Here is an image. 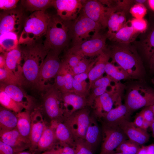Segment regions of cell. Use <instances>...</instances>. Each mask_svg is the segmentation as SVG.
<instances>
[{
  "label": "cell",
  "mask_w": 154,
  "mask_h": 154,
  "mask_svg": "<svg viewBox=\"0 0 154 154\" xmlns=\"http://www.w3.org/2000/svg\"><path fill=\"white\" fill-rule=\"evenodd\" d=\"M17 118L10 110L1 107L0 131H9L17 128Z\"/></svg>",
  "instance_id": "30"
},
{
  "label": "cell",
  "mask_w": 154,
  "mask_h": 154,
  "mask_svg": "<svg viewBox=\"0 0 154 154\" xmlns=\"http://www.w3.org/2000/svg\"><path fill=\"white\" fill-rule=\"evenodd\" d=\"M57 142L54 128L50 125H46L38 142L37 149L39 151H48Z\"/></svg>",
  "instance_id": "27"
},
{
  "label": "cell",
  "mask_w": 154,
  "mask_h": 154,
  "mask_svg": "<svg viewBox=\"0 0 154 154\" xmlns=\"http://www.w3.org/2000/svg\"><path fill=\"white\" fill-rule=\"evenodd\" d=\"M83 58L78 54L67 51L62 60L65 64L70 71Z\"/></svg>",
  "instance_id": "43"
},
{
  "label": "cell",
  "mask_w": 154,
  "mask_h": 154,
  "mask_svg": "<svg viewBox=\"0 0 154 154\" xmlns=\"http://www.w3.org/2000/svg\"><path fill=\"white\" fill-rule=\"evenodd\" d=\"M137 154H147V146H142L140 147Z\"/></svg>",
  "instance_id": "53"
},
{
  "label": "cell",
  "mask_w": 154,
  "mask_h": 154,
  "mask_svg": "<svg viewBox=\"0 0 154 154\" xmlns=\"http://www.w3.org/2000/svg\"><path fill=\"white\" fill-rule=\"evenodd\" d=\"M19 1L17 0H0V8L5 10H13L16 7Z\"/></svg>",
  "instance_id": "46"
},
{
  "label": "cell",
  "mask_w": 154,
  "mask_h": 154,
  "mask_svg": "<svg viewBox=\"0 0 154 154\" xmlns=\"http://www.w3.org/2000/svg\"><path fill=\"white\" fill-rule=\"evenodd\" d=\"M31 124L29 139L30 150L33 152L37 149L38 142L46 125L43 117L38 111L31 114Z\"/></svg>",
  "instance_id": "18"
},
{
  "label": "cell",
  "mask_w": 154,
  "mask_h": 154,
  "mask_svg": "<svg viewBox=\"0 0 154 154\" xmlns=\"http://www.w3.org/2000/svg\"><path fill=\"white\" fill-rule=\"evenodd\" d=\"M90 116V111L86 107L65 117L63 122L70 131L74 139H84Z\"/></svg>",
  "instance_id": "11"
},
{
  "label": "cell",
  "mask_w": 154,
  "mask_h": 154,
  "mask_svg": "<svg viewBox=\"0 0 154 154\" xmlns=\"http://www.w3.org/2000/svg\"><path fill=\"white\" fill-rule=\"evenodd\" d=\"M64 118L75 112L89 106L87 98L73 92L61 93Z\"/></svg>",
  "instance_id": "15"
},
{
  "label": "cell",
  "mask_w": 154,
  "mask_h": 154,
  "mask_svg": "<svg viewBox=\"0 0 154 154\" xmlns=\"http://www.w3.org/2000/svg\"><path fill=\"white\" fill-rule=\"evenodd\" d=\"M149 65L151 69L154 71V53L149 59Z\"/></svg>",
  "instance_id": "51"
},
{
  "label": "cell",
  "mask_w": 154,
  "mask_h": 154,
  "mask_svg": "<svg viewBox=\"0 0 154 154\" xmlns=\"http://www.w3.org/2000/svg\"><path fill=\"white\" fill-rule=\"evenodd\" d=\"M136 1L137 2V3H144L146 1V0H136Z\"/></svg>",
  "instance_id": "57"
},
{
  "label": "cell",
  "mask_w": 154,
  "mask_h": 154,
  "mask_svg": "<svg viewBox=\"0 0 154 154\" xmlns=\"http://www.w3.org/2000/svg\"><path fill=\"white\" fill-rule=\"evenodd\" d=\"M109 48L112 63L118 64L132 79H141L144 73L143 66L134 47L129 44L116 42Z\"/></svg>",
  "instance_id": "2"
},
{
  "label": "cell",
  "mask_w": 154,
  "mask_h": 154,
  "mask_svg": "<svg viewBox=\"0 0 154 154\" xmlns=\"http://www.w3.org/2000/svg\"><path fill=\"white\" fill-rule=\"evenodd\" d=\"M50 125L54 128L57 141L73 147L75 139L70 131L62 121H51Z\"/></svg>",
  "instance_id": "25"
},
{
  "label": "cell",
  "mask_w": 154,
  "mask_h": 154,
  "mask_svg": "<svg viewBox=\"0 0 154 154\" xmlns=\"http://www.w3.org/2000/svg\"><path fill=\"white\" fill-rule=\"evenodd\" d=\"M117 10L116 8L105 6L100 1L84 0L81 12L100 24L102 29H105L107 27L108 21L111 15Z\"/></svg>",
  "instance_id": "9"
},
{
  "label": "cell",
  "mask_w": 154,
  "mask_h": 154,
  "mask_svg": "<svg viewBox=\"0 0 154 154\" xmlns=\"http://www.w3.org/2000/svg\"><path fill=\"white\" fill-rule=\"evenodd\" d=\"M18 45L17 34L9 32L0 35L1 52L5 53L16 48Z\"/></svg>",
  "instance_id": "33"
},
{
  "label": "cell",
  "mask_w": 154,
  "mask_h": 154,
  "mask_svg": "<svg viewBox=\"0 0 154 154\" xmlns=\"http://www.w3.org/2000/svg\"><path fill=\"white\" fill-rule=\"evenodd\" d=\"M73 147L75 154H94L93 151L86 144L84 139H75Z\"/></svg>",
  "instance_id": "42"
},
{
  "label": "cell",
  "mask_w": 154,
  "mask_h": 154,
  "mask_svg": "<svg viewBox=\"0 0 154 154\" xmlns=\"http://www.w3.org/2000/svg\"><path fill=\"white\" fill-rule=\"evenodd\" d=\"M101 25L81 12L73 21L70 29L72 46L78 45L88 40L100 31Z\"/></svg>",
  "instance_id": "6"
},
{
  "label": "cell",
  "mask_w": 154,
  "mask_h": 154,
  "mask_svg": "<svg viewBox=\"0 0 154 154\" xmlns=\"http://www.w3.org/2000/svg\"><path fill=\"white\" fill-rule=\"evenodd\" d=\"M84 0H55L53 7L57 11V15L65 21H74L81 13Z\"/></svg>",
  "instance_id": "14"
},
{
  "label": "cell",
  "mask_w": 154,
  "mask_h": 154,
  "mask_svg": "<svg viewBox=\"0 0 154 154\" xmlns=\"http://www.w3.org/2000/svg\"><path fill=\"white\" fill-rule=\"evenodd\" d=\"M144 121L143 117L140 112L136 116L133 123L136 127L142 129Z\"/></svg>",
  "instance_id": "49"
},
{
  "label": "cell",
  "mask_w": 154,
  "mask_h": 154,
  "mask_svg": "<svg viewBox=\"0 0 154 154\" xmlns=\"http://www.w3.org/2000/svg\"><path fill=\"white\" fill-rule=\"evenodd\" d=\"M1 89L3 90L10 97L24 108L27 110L30 106L31 99L17 85L5 84L1 88Z\"/></svg>",
  "instance_id": "24"
},
{
  "label": "cell",
  "mask_w": 154,
  "mask_h": 154,
  "mask_svg": "<svg viewBox=\"0 0 154 154\" xmlns=\"http://www.w3.org/2000/svg\"><path fill=\"white\" fill-rule=\"evenodd\" d=\"M16 153L11 147L0 141V154H15Z\"/></svg>",
  "instance_id": "48"
},
{
  "label": "cell",
  "mask_w": 154,
  "mask_h": 154,
  "mask_svg": "<svg viewBox=\"0 0 154 154\" xmlns=\"http://www.w3.org/2000/svg\"><path fill=\"white\" fill-rule=\"evenodd\" d=\"M139 33L131 26L125 25L117 32L108 36L107 38L117 43L129 44L135 40Z\"/></svg>",
  "instance_id": "26"
},
{
  "label": "cell",
  "mask_w": 154,
  "mask_h": 154,
  "mask_svg": "<svg viewBox=\"0 0 154 154\" xmlns=\"http://www.w3.org/2000/svg\"><path fill=\"white\" fill-rule=\"evenodd\" d=\"M110 154H123L121 153L117 152L116 151H114Z\"/></svg>",
  "instance_id": "58"
},
{
  "label": "cell",
  "mask_w": 154,
  "mask_h": 154,
  "mask_svg": "<svg viewBox=\"0 0 154 154\" xmlns=\"http://www.w3.org/2000/svg\"><path fill=\"white\" fill-rule=\"evenodd\" d=\"M95 62V60L84 58L71 70L70 72L73 76L84 72L93 66Z\"/></svg>",
  "instance_id": "40"
},
{
  "label": "cell",
  "mask_w": 154,
  "mask_h": 154,
  "mask_svg": "<svg viewBox=\"0 0 154 154\" xmlns=\"http://www.w3.org/2000/svg\"><path fill=\"white\" fill-rule=\"evenodd\" d=\"M154 104V91L139 84L132 86L125 96V105L132 112Z\"/></svg>",
  "instance_id": "8"
},
{
  "label": "cell",
  "mask_w": 154,
  "mask_h": 154,
  "mask_svg": "<svg viewBox=\"0 0 154 154\" xmlns=\"http://www.w3.org/2000/svg\"><path fill=\"white\" fill-rule=\"evenodd\" d=\"M61 61L60 68L54 78V84L61 93L73 92L74 76L65 64Z\"/></svg>",
  "instance_id": "20"
},
{
  "label": "cell",
  "mask_w": 154,
  "mask_h": 154,
  "mask_svg": "<svg viewBox=\"0 0 154 154\" xmlns=\"http://www.w3.org/2000/svg\"><path fill=\"white\" fill-rule=\"evenodd\" d=\"M148 2L150 8L154 11V0H149Z\"/></svg>",
  "instance_id": "54"
},
{
  "label": "cell",
  "mask_w": 154,
  "mask_h": 154,
  "mask_svg": "<svg viewBox=\"0 0 154 154\" xmlns=\"http://www.w3.org/2000/svg\"><path fill=\"white\" fill-rule=\"evenodd\" d=\"M150 127L152 131L153 137L154 138V120L151 124Z\"/></svg>",
  "instance_id": "55"
},
{
  "label": "cell",
  "mask_w": 154,
  "mask_h": 154,
  "mask_svg": "<svg viewBox=\"0 0 154 154\" xmlns=\"http://www.w3.org/2000/svg\"><path fill=\"white\" fill-rule=\"evenodd\" d=\"M5 64L4 55H1L0 56V68L4 67Z\"/></svg>",
  "instance_id": "52"
},
{
  "label": "cell",
  "mask_w": 154,
  "mask_h": 154,
  "mask_svg": "<svg viewBox=\"0 0 154 154\" xmlns=\"http://www.w3.org/2000/svg\"><path fill=\"white\" fill-rule=\"evenodd\" d=\"M42 106L44 112L51 121L63 122L64 112L61 100V93L54 84L48 85L45 88Z\"/></svg>",
  "instance_id": "7"
},
{
  "label": "cell",
  "mask_w": 154,
  "mask_h": 154,
  "mask_svg": "<svg viewBox=\"0 0 154 154\" xmlns=\"http://www.w3.org/2000/svg\"><path fill=\"white\" fill-rule=\"evenodd\" d=\"M151 107L154 114V104L152 106H151Z\"/></svg>",
  "instance_id": "59"
},
{
  "label": "cell",
  "mask_w": 154,
  "mask_h": 154,
  "mask_svg": "<svg viewBox=\"0 0 154 154\" xmlns=\"http://www.w3.org/2000/svg\"><path fill=\"white\" fill-rule=\"evenodd\" d=\"M125 88L124 84L119 82L94 99L92 107L93 109V115L97 120L100 121L114 108V106L116 107L122 104L121 99Z\"/></svg>",
  "instance_id": "5"
},
{
  "label": "cell",
  "mask_w": 154,
  "mask_h": 154,
  "mask_svg": "<svg viewBox=\"0 0 154 154\" xmlns=\"http://www.w3.org/2000/svg\"><path fill=\"white\" fill-rule=\"evenodd\" d=\"M54 0H25L21 1V3L27 10L33 12L45 11L47 8L53 7Z\"/></svg>",
  "instance_id": "35"
},
{
  "label": "cell",
  "mask_w": 154,
  "mask_h": 154,
  "mask_svg": "<svg viewBox=\"0 0 154 154\" xmlns=\"http://www.w3.org/2000/svg\"><path fill=\"white\" fill-rule=\"evenodd\" d=\"M0 140L11 147L16 153L29 149L30 147L29 140L23 137L17 128L0 131Z\"/></svg>",
  "instance_id": "16"
},
{
  "label": "cell",
  "mask_w": 154,
  "mask_h": 154,
  "mask_svg": "<svg viewBox=\"0 0 154 154\" xmlns=\"http://www.w3.org/2000/svg\"><path fill=\"white\" fill-rule=\"evenodd\" d=\"M131 26L137 32L142 33L146 29L147 24L146 21L144 19L133 18L129 21Z\"/></svg>",
  "instance_id": "45"
},
{
  "label": "cell",
  "mask_w": 154,
  "mask_h": 154,
  "mask_svg": "<svg viewBox=\"0 0 154 154\" xmlns=\"http://www.w3.org/2000/svg\"><path fill=\"white\" fill-rule=\"evenodd\" d=\"M21 44L23 46L21 49L23 63L19 68L21 83L25 81L37 86L40 68L49 51L40 40Z\"/></svg>",
  "instance_id": "1"
},
{
  "label": "cell",
  "mask_w": 154,
  "mask_h": 154,
  "mask_svg": "<svg viewBox=\"0 0 154 154\" xmlns=\"http://www.w3.org/2000/svg\"><path fill=\"white\" fill-rule=\"evenodd\" d=\"M102 139L100 154H110L127 137L118 125L102 123Z\"/></svg>",
  "instance_id": "12"
},
{
  "label": "cell",
  "mask_w": 154,
  "mask_h": 154,
  "mask_svg": "<svg viewBox=\"0 0 154 154\" xmlns=\"http://www.w3.org/2000/svg\"><path fill=\"white\" fill-rule=\"evenodd\" d=\"M141 46L143 54L149 59L154 53V29L141 42Z\"/></svg>",
  "instance_id": "38"
},
{
  "label": "cell",
  "mask_w": 154,
  "mask_h": 154,
  "mask_svg": "<svg viewBox=\"0 0 154 154\" xmlns=\"http://www.w3.org/2000/svg\"><path fill=\"white\" fill-rule=\"evenodd\" d=\"M126 17L123 11H117L113 12L108 19L106 33L107 37L114 33L125 25Z\"/></svg>",
  "instance_id": "29"
},
{
  "label": "cell",
  "mask_w": 154,
  "mask_h": 154,
  "mask_svg": "<svg viewBox=\"0 0 154 154\" xmlns=\"http://www.w3.org/2000/svg\"><path fill=\"white\" fill-rule=\"evenodd\" d=\"M105 72L113 80L120 81L132 79L129 75L119 66H116L113 63L108 62L106 65Z\"/></svg>",
  "instance_id": "34"
},
{
  "label": "cell",
  "mask_w": 154,
  "mask_h": 154,
  "mask_svg": "<svg viewBox=\"0 0 154 154\" xmlns=\"http://www.w3.org/2000/svg\"><path fill=\"white\" fill-rule=\"evenodd\" d=\"M147 11L146 8L143 4L137 3L131 7L129 10L132 15L137 19H143Z\"/></svg>",
  "instance_id": "44"
},
{
  "label": "cell",
  "mask_w": 154,
  "mask_h": 154,
  "mask_svg": "<svg viewBox=\"0 0 154 154\" xmlns=\"http://www.w3.org/2000/svg\"><path fill=\"white\" fill-rule=\"evenodd\" d=\"M46 151L52 154H75L73 147L58 141L51 149Z\"/></svg>",
  "instance_id": "41"
},
{
  "label": "cell",
  "mask_w": 154,
  "mask_h": 154,
  "mask_svg": "<svg viewBox=\"0 0 154 154\" xmlns=\"http://www.w3.org/2000/svg\"><path fill=\"white\" fill-rule=\"evenodd\" d=\"M4 56L5 60L4 67L13 72L17 76L15 70L17 68L18 71L21 59L22 52L21 49L18 47V46L16 48L5 53Z\"/></svg>",
  "instance_id": "32"
},
{
  "label": "cell",
  "mask_w": 154,
  "mask_h": 154,
  "mask_svg": "<svg viewBox=\"0 0 154 154\" xmlns=\"http://www.w3.org/2000/svg\"><path fill=\"white\" fill-rule=\"evenodd\" d=\"M41 154H52L49 153L48 151H46V152H43V153Z\"/></svg>",
  "instance_id": "60"
},
{
  "label": "cell",
  "mask_w": 154,
  "mask_h": 154,
  "mask_svg": "<svg viewBox=\"0 0 154 154\" xmlns=\"http://www.w3.org/2000/svg\"><path fill=\"white\" fill-rule=\"evenodd\" d=\"M60 52L50 50L42 63L40 69L37 87L43 89L46 86L45 83L52 78H55L61 65V60L59 55Z\"/></svg>",
  "instance_id": "13"
},
{
  "label": "cell",
  "mask_w": 154,
  "mask_h": 154,
  "mask_svg": "<svg viewBox=\"0 0 154 154\" xmlns=\"http://www.w3.org/2000/svg\"><path fill=\"white\" fill-rule=\"evenodd\" d=\"M107 38L106 33L102 34L100 31L80 44L71 47L67 51L83 58L98 56L107 48Z\"/></svg>",
  "instance_id": "10"
},
{
  "label": "cell",
  "mask_w": 154,
  "mask_h": 154,
  "mask_svg": "<svg viewBox=\"0 0 154 154\" xmlns=\"http://www.w3.org/2000/svg\"><path fill=\"white\" fill-rule=\"evenodd\" d=\"M140 112L144 120L151 124L154 120V114L151 106L145 107Z\"/></svg>",
  "instance_id": "47"
},
{
  "label": "cell",
  "mask_w": 154,
  "mask_h": 154,
  "mask_svg": "<svg viewBox=\"0 0 154 154\" xmlns=\"http://www.w3.org/2000/svg\"><path fill=\"white\" fill-rule=\"evenodd\" d=\"M102 139V129L93 116H91L84 140L86 144L93 151Z\"/></svg>",
  "instance_id": "22"
},
{
  "label": "cell",
  "mask_w": 154,
  "mask_h": 154,
  "mask_svg": "<svg viewBox=\"0 0 154 154\" xmlns=\"http://www.w3.org/2000/svg\"><path fill=\"white\" fill-rule=\"evenodd\" d=\"M93 66L85 72L76 75L73 77V92L84 98H87L90 94L89 84L86 82V80L88 78L89 73Z\"/></svg>",
  "instance_id": "28"
},
{
  "label": "cell",
  "mask_w": 154,
  "mask_h": 154,
  "mask_svg": "<svg viewBox=\"0 0 154 154\" xmlns=\"http://www.w3.org/2000/svg\"><path fill=\"white\" fill-rule=\"evenodd\" d=\"M131 113L125 105L122 104L111 110L100 121L108 125H118L123 120L128 119Z\"/></svg>",
  "instance_id": "23"
},
{
  "label": "cell",
  "mask_w": 154,
  "mask_h": 154,
  "mask_svg": "<svg viewBox=\"0 0 154 154\" xmlns=\"http://www.w3.org/2000/svg\"><path fill=\"white\" fill-rule=\"evenodd\" d=\"M73 21H64L57 15L51 16L43 42L47 50L61 52L68 46Z\"/></svg>",
  "instance_id": "3"
},
{
  "label": "cell",
  "mask_w": 154,
  "mask_h": 154,
  "mask_svg": "<svg viewBox=\"0 0 154 154\" xmlns=\"http://www.w3.org/2000/svg\"><path fill=\"white\" fill-rule=\"evenodd\" d=\"M129 139L139 145H143L148 141L150 136L147 130L135 126L133 122L125 119L118 125Z\"/></svg>",
  "instance_id": "17"
},
{
  "label": "cell",
  "mask_w": 154,
  "mask_h": 154,
  "mask_svg": "<svg viewBox=\"0 0 154 154\" xmlns=\"http://www.w3.org/2000/svg\"><path fill=\"white\" fill-rule=\"evenodd\" d=\"M17 128L24 137L29 139L31 124V115L27 111L17 114Z\"/></svg>",
  "instance_id": "31"
},
{
  "label": "cell",
  "mask_w": 154,
  "mask_h": 154,
  "mask_svg": "<svg viewBox=\"0 0 154 154\" xmlns=\"http://www.w3.org/2000/svg\"><path fill=\"white\" fill-rule=\"evenodd\" d=\"M15 154H31V153L28 152L23 151L18 152Z\"/></svg>",
  "instance_id": "56"
},
{
  "label": "cell",
  "mask_w": 154,
  "mask_h": 154,
  "mask_svg": "<svg viewBox=\"0 0 154 154\" xmlns=\"http://www.w3.org/2000/svg\"><path fill=\"white\" fill-rule=\"evenodd\" d=\"M0 103L5 108L18 113L21 112L23 108L10 97L2 89H0Z\"/></svg>",
  "instance_id": "36"
},
{
  "label": "cell",
  "mask_w": 154,
  "mask_h": 154,
  "mask_svg": "<svg viewBox=\"0 0 154 154\" xmlns=\"http://www.w3.org/2000/svg\"><path fill=\"white\" fill-rule=\"evenodd\" d=\"M139 145L129 139L122 142L116 149V151L123 154H137Z\"/></svg>",
  "instance_id": "37"
},
{
  "label": "cell",
  "mask_w": 154,
  "mask_h": 154,
  "mask_svg": "<svg viewBox=\"0 0 154 154\" xmlns=\"http://www.w3.org/2000/svg\"><path fill=\"white\" fill-rule=\"evenodd\" d=\"M21 19V15L17 11L13 9L5 12L0 17V35L9 32L18 33Z\"/></svg>",
  "instance_id": "19"
},
{
  "label": "cell",
  "mask_w": 154,
  "mask_h": 154,
  "mask_svg": "<svg viewBox=\"0 0 154 154\" xmlns=\"http://www.w3.org/2000/svg\"><path fill=\"white\" fill-rule=\"evenodd\" d=\"M147 154H154V144L147 146Z\"/></svg>",
  "instance_id": "50"
},
{
  "label": "cell",
  "mask_w": 154,
  "mask_h": 154,
  "mask_svg": "<svg viewBox=\"0 0 154 154\" xmlns=\"http://www.w3.org/2000/svg\"><path fill=\"white\" fill-rule=\"evenodd\" d=\"M51 17L45 11L33 12L25 21L18 44L36 41L45 35Z\"/></svg>",
  "instance_id": "4"
},
{
  "label": "cell",
  "mask_w": 154,
  "mask_h": 154,
  "mask_svg": "<svg viewBox=\"0 0 154 154\" xmlns=\"http://www.w3.org/2000/svg\"><path fill=\"white\" fill-rule=\"evenodd\" d=\"M110 58V51L109 48H107L98 56L95 60L93 67L90 70L88 75L89 80V88L97 80L103 76L105 72V68L107 63Z\"/></svg>",
  "instance_id": "21"
},
{
  "label": "cell",
  "mask_w": 154,
  "mask_h": 154,
  "mask_svg": "<svg viewBox=\"0 0 154 154\" xmlns=\"http://www.w3.org/2000/svg\"><path fill=\"white\" fill-rule=\"evenodd\" d=\"M0 80L5 84L18 85L21 84L19 77L5 67L0 68Z\"/></svg>",
  "instance_id": "39"
}]
</instances>
